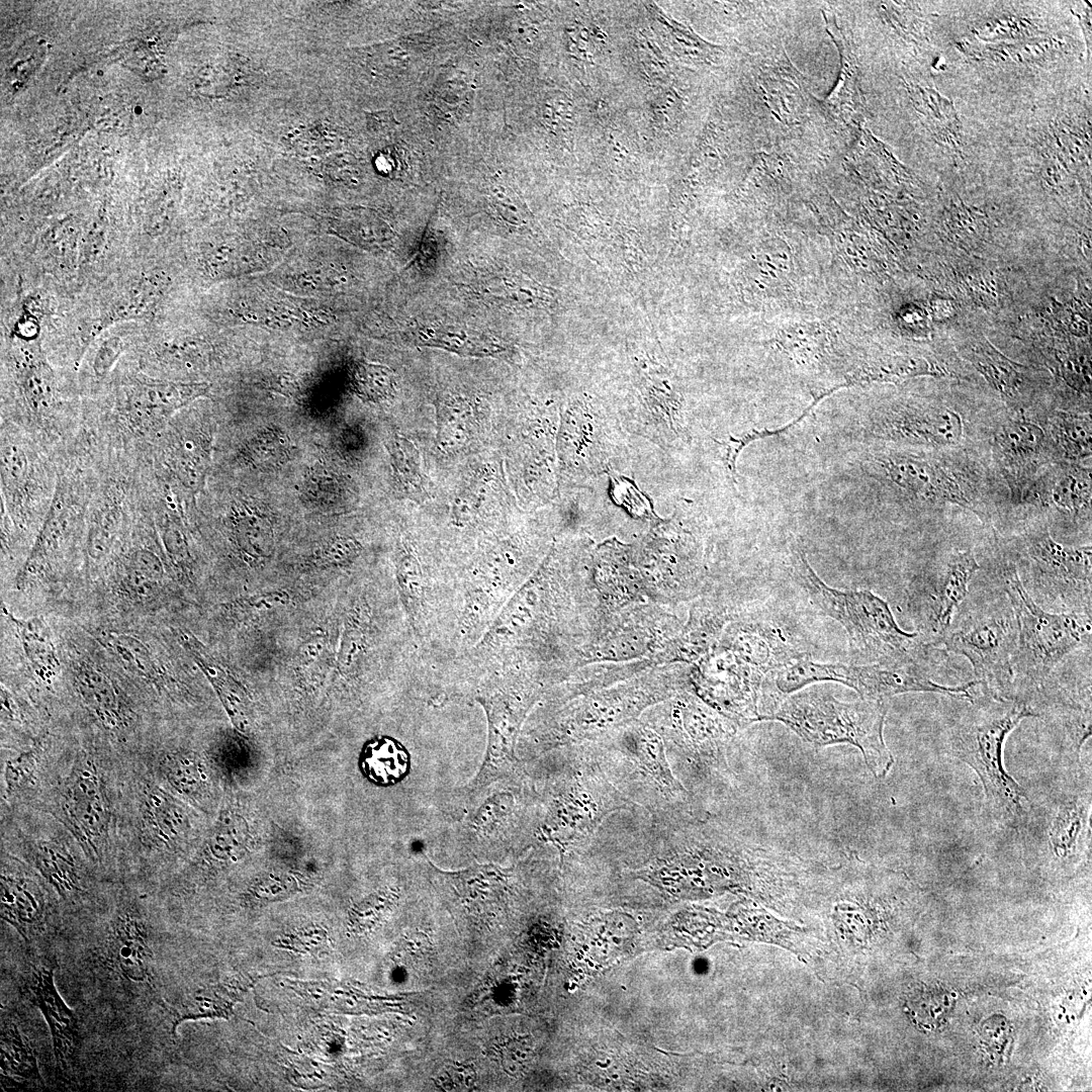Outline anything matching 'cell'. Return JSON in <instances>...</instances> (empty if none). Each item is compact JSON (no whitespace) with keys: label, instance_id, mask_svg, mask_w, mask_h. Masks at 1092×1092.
Wrapping results in <instances>:
<instances>
[{"label":"cell","instance_id":"f1b7e54d","mask_svg":"<svg viewBox=\"0 0 1092 1092\" xmlns=\"http://www.w3.org/2000/svg\"><path fill=\"white\" fill-rule=\"evenodd\" d=\"M141 832L154 848L170 846L177 838L181 817L173 800L159 786H148L140 804Z\"/></svg>","mask_w":1092,"mask_h":1092},{"label":"cell","instance_id":"f546056e","mask_svg":"<svg viewBox=\"0 0 1092 1092\" xmlns=\"http://www.w3.org/2000/svg\"><path fill=\"white\" fill-rule=\"evenodd\" d=\"M362 774L373 784L390 786L402 780L410 770V755L405 747L389 736L368 740L360 753Z\"/></svg>","mask_w":1092,"mask_h":1092},{"label":"cell","instance_id":"e575fe53","mask_svg":"<svg viewBox=\"0 0 1092 1092\" xmlns=\"http://www.w3.org/2000/svg\"><path fill=\"white\" fill-rule=\"evenodd\" d=\"M0 1063L2 1080L42 1084L29 1042L13 1024L2 1028Z\"/></svg>","mask_w":1092,"mask_h":1092},{"label":"cell","instance_id":"5b68a950","mask_svg":"<svg viewBox=\"0 0 1092 1092\" xmlns=\"http://www.w3.org/2000/svg\"><path fill=\"white\" fill-rule=\"evenodd\" d=\"M791 563L813 606L844 628L851 649L868 663L924 660L930 646L926 638L903 630L882 598L868 589L840 590L826 584L799 541L791 544Z\"/></svg>","mask_w":1092,"mask_h":1092},{"label":"cell","instance_id":"1f68e13d","mask_svg":"<svg viewBox=\"0 0 1092 1092\" xmlns=\"http://www.w3.org/2000/svg\"><path fill=\"white\" fill-rule=\"evenodd\" d=\"M418 344L475 356L498 354L504 348L486 336L454 326L422 327L414 333Z\"/></svg>","mask_w":1092,"mask_h":1092},{"label":"cell","instance_id":"4fadbf2b","mask_svg":"<svg viewBox=\"0 0 1092 1092\" xmlns=\"http://www.w3.org/2000/svg\"><path fill=\"white\" fill-rule=\"evenodd\" d=\"M854 434L896 445L943 448L959 444L964 435L961 416L942 405L892 402L857 420Z\"/></svg>","mask_w":1092,"mask_h":1092},{"label":"cell","instance_id":"f35d334b","mask_svg":"<svg viewBox=\"0 0 1092 1092\" xmlns=\"http://www.w3.org/2000/svg\"><path fill=\"white\" fill-rule=\"evenodd\" d=\"M352 386L355 393L365 401H384L395 393V375L385 365L360 361L352 373Z\"/></svg>","mask_w":1092,"mask_h":1092},{"label":"cell","instance_id":"8d00e7d4","mask_svg":"<svg viewBox=\"0 0 1092 1092\" xmlns=\"http://www.w3.org/2000/svg\"><path fill=\"white\" fill-rule=\"evenodd\" d=\"M396 487L402 495L417 502L427 498L421 457L416 446L406 438L395 435L388 444Z\"/></svg>","mask_w":1092,"mask_h":1092},{"label":"cell","instance_id":"3957f363","mask_svg":"<svg viewBox=\"0 0 1092 1092\" xmlns=\"http://www.w3.org/2000/svg\"><path fill=\"white\" fill-rule=\"evenodd\" d=\"M889 701L836 699L826 689L811 687L786 696L764 710L759 721H778L815 747L850 744L859 749L874 777L885 778L894 757L884 739Z\"/></svg>","mask_w":1092,"mask_h":1092},{"label":"cell","instance_id":"7402d4cb","mask_svg":"<svg viewBox=\"0 0 1092 1092\" xmlns=\"http://www.w3.org/2000/svg\"><path fill=\"white\" fill-rule=\"evenodd\" d=\"M110 965L128 982L144 983L151 979L152 950L144 922L129 913L116 917L108 939Z\"/></svg>","mask_w":1092,"mask_h":1092},{"label":"cell","instance_id":"7a4b0ae2","mask_svg":"<svg viewBox=\"0 0 1092 1092\" xmlns=\"http://www.w3.org/2000/svg\"><path fill=\"white\" fill-rule=\"evenodd\" d=\"M79 388L67 384L36 345L14 344L2 356L1 421L28 432L58 455L77 435Z\"/></svg>","mask_w":1092,"mask_h":1092},{"label":"cell","instance_id":"8fae6325","mask_svg":"<svg viewBox=\"0 0 1092 1092\" xmlns=\"http://www.w3.org/2000/svg\"><path fill=\"white\" fill-rule=\"evenodd\" d=\"M861 468L912 502L948 503L976 512L977 492L965 474L943 459L895 448L868 454Z\"/></svg>","mask_w":1092,"mask_h":1092},{"label":"cell","instance_id":"9a60e30c","mask_svg":"<svg viewBox=\"0 0 1092 1092\" xmlns=\"http://www.w3.org/2000/svg\"><path fill=\"white\" fill-rule=\"evenodd\" d=\"M924 660L876 662L866 664L834 663L833 679L854 690L859 698L889 701L906 693H936L973 700L971 691L979 686L974 679L959 686L932 680Z\"/></svg>","mask_w":1092,"mask_h":1092},{"label":"cell","instance_id":"60d3db41","mask_svg":"<svg viewBox=\"0 0 1092 1092\" xmlns=\"http://www.w3.org/2000/svg\"><path fill=\"white\" fill-rule=\"evenodd\" d=\"M403 159V151L395 147H389L376 156L375 163L380 172L388 175L401 169Z\"/></svg>","mask_w":1092,"mask_h":1092},{"label":"cell","instance_id":"cb8c5ba5","mask_svg":"<svg viewBox=\"0 0 1092 1092\" xmlns=\"http://www.w3.org/2000/svg\"><path fill=\"white\" fill-rule=\"evenodd\" d=\"M731 612L719 604L701 601L690 611V619L673 641V660H700L717 643L732 620Z\"/></svg>","mask_w":1092,"mask_h":1092},{"label":"cell","instance_id":"484cf974","mask_svg":"<svg viewBox=\"0 0 1092 1092\" xmlns=\"http://www.w3.org/2000/svg\"><path fill=\"white\" fill-rule=\"evenodd\" d=\"M77 694L85 707L105 726L118 729L125 721L119 693L99 666L89 661L77 663L73 671Z\"/></svg>","mask_w":1092,"mask_h":1092},{"label":"cell","instance_id":"ffe728a7","mask_svg":"<svg viewBox=\"0 0 1092 1092\" xmlns=\"http://www.w3.org/2000/svg\"><path fill=\"white\" fill-rule=\"evenodd\" d=\"M167 281L159 273L129 279L105 301L85 341L86 352L103 330L118 322L149 316L157 309L166 291Z\"/></svg>","mask_w":1092,"mask_h":1092},{"label":"cell","instance_id":"b9f144b4","mask_svg":"<svg viewBox=\"0 0 1092 1092\" xmlns=\"http://www.w3.org/2000/svg\"><path fill=\"white\" fill-rule=\"evenodd\" d=\"M367 124H368V128L371 131H374V132H377V133H380V132L385 133V132H388L391 129H393V127L396 124V121H395L393 115L391 114V112H389V111H379V112L370 113L367 116Z\"/></svg>","mask_w":1092,"mask_h":1092},{"label":"cell","instance_id":"4dcf8cb0","mask_svg":"<svg viewBox=\"0 0 1092 1092\" xmlns=\"http://www.w3.org/2000/svg\"><path fill=\"white\" fill-rule=\"evenodd\" d=\"M2 610L16 628L32 671L40 680L51 682L59 672L60 661L49 628L38 618H17L4 605Z\"/></svg>","mask_w":1092,"mask_h":1092},{"label":"cell","instance_id":"d6986e66","mask_svg":"<svg viewBox=\"0 0 1092 1092\" xmlns=\"http://www.w3.org/2000/svg\"><path fill=\"white\" fill-rule=\"evenodd\" d=\"M1044 817V845L1055 856L1071 857L1089 845L1090 793L1086 788L1064 791Z\"/></svg>","mask_w":1092,"mask_h":1092},{"label":"cell","instance_id":"83f0119b","mask_svg":"<svg viewBox=\"0 0 1092 1092\" xmlns=\"http://www.w3.org/2000/svg\"><path fill=\"white\" fill-rule=\"evenodd\" d=\"M92 344L80 365L79 391L82 399L93 398L101 391L123 354L129 350L131 339L128 334L115 332L104 336L101 334Z\"/></svg>","mask_w":1092,"mask_h":1092},{"label":"cell","instance_id":"4316f807","mask_svg":"<svg viewBox=\"0 0 1092 1092\" xmlns=\"http://www.w3.org/2000/svg\"><path fill=\"white\" fill-rule=\"evenodd\" d=\"M826 28L840 56V73L835 87L826 98L829 111L844 122L854 121L860 113L861 100L857 85L855 57L848 39L833 16L823 12Z\"/></svg>","mask_w":1092,"mask_h":1092},{"label":"cell","instance_id":"ba28073f","mask_svg":"<svg viewBox=\"0 0 1092 1092\" xmlns=\"http://www.w3.org/2000/svg\"><path fill=\"white\" fill-rule=\"evenodd\" d=\"M1028 596L1041 608L1091 614V546H1067L1046 527L1018 539V558L1009 560Z\"/></svg>","mask_w":1092,"mask_h":1092},{"label":"cell","instance_id":"44dd1931","mask_svg":"<svg viewBox=\"0 0 1092 1092\" xmlns=\"http://www.w3.org/2000/svg\"><path fill=\"white\" fill-rule=\"evenodd\" d=\"M26 992L50 1027L57 1062L65 1065L75 1043L77 1020L55 986L53 967L34 966Z\"/></svg>","mask_w":1092,"mask_h":1092},{"label":"cell","instance_id":"30bf717a","mask_svg":"<svg viewBox=\"0 0 1092 1092\" xmlns=\"http://www.w3.org/2000/svg\"><path fill=\"white\" fill-rule=\"evenodd\" d=\"M214 430L209 414L188 405L168 422L141 460L157 478L194 498L207 478Z\"/></svg>","mask_w":1092,"mask_h":1092},{"label":"cell","instance_id":"5bb4252c","mask_svg":"<svg viewBox=\"0 0 1092 1092\" xmlns=\"http://www.w3.org/2000/svg\"><path fill=\"white\" fill-rule=\"evenodd\" d=\"M61 817L85 849L98 855L106 844L111 806L101 771L93 760H76L59 797Z\"/></svg>","mask_w":1092,"mask_h":1092},{"label":"cell","instance_id":"e0dca14e","mask_svg":"<svg viewBox=\"0 0 1092 1092\" xmlns=\"http://www.w3.org/2000/svg\"><path fill=\"white\" fill-rule=\"evenodd\" d=\"M1045 444L1044 431L1023 417L1008 419L995 431L993 453L1013 494H1028L1031 477L1042 464Z\"/></svg>","mask_w":1092,"mask_h":1092},{"label":"cell","instance_id":"74e56055","mask_svg":"<svg viewBox=\"0 0 1092 1092\" xmlns=\"http://www.w3.org/2000/svg\"><path fill=\"white\" fill-rule=\"evenodd\" d=\"M100 639L127 669L148 680L159 678V664L148 646L139 638L128 633L109 630L104 632Z\"/></svg>","mask_w":1092,"mask_h":1092},{"label":"cell","instance_id":"7c38bea8","mask_svg":"<svg viewBox=\"0 0 1092 1092\" xmlns=\"http://www.w3.org/2000/svg\"><path fill=\"white\" fill-rule=\"evenodd\" d=\"M695 693L739 726L757 722L765 675L715 644L690 673Z\"/></svg>","mask_w":1092,"mask_h":1092},{"label":"cell","instance_id":"603a6c76","mask_svg":"<svg viewBox=\"0 0 1092 1092\" xmlns=\"http://www.w3.org/2000/svg\"><path fill=\"white\" fill-rule=\"evenodd\" d=\"M1033 486L1042 504L1053 506L1075 519L1090 517V468L1067 463L1050 471L1039 484Z\"/></svg>","mask_w":1092,"mask_h":1092},{"label":"cell","instance_id":"ac0fdd59","mask_svg":"<svg viewBox=\"0 0 1092 1092\" xmlns=\"http://www.w3.org/2000/svg\"><path fill=\"white\" fill-rule=\"evenodd\" d=\"M979 569L980 565L972 550H957L948 555L930 593L932 615L929 631L925 636L930 645L941 643L951 627L958 608L968 595L973 576Z\"/></svg>","mask_w":1092,"mask_h":1092},{"label":"cell","instance_id":"7bdbcfd3","mask_svg":"<svg viewBox=\"0 0 1092 1092\" xmlns=\"http://www.w3.org/2000/svg\"><path fill=\"white\" fill-rule=\"evenodd\" d=\"M133 112H134V113H135L136 115H141V114L143 113V107H142V106H140V105H136V106H135V107L133 108Z\"/></svg>","mask_w":1092,"mask_h":1092},{"label":"cell","instance_id":"2e32d148","mask_svg":"<svg viewBox=\"0 0 1092 1092\" xmlns=\"http://www.w3.org/2000/svg\"><path fill=\"white\" fill-rule=\"evenodd\" d=\"M717 643L764 675L809 656L781 627L760 619L734 620Z\"/></svg>","mask_w":1092,"mask_h":1092},{"label":"cell","instance_id":"d590c367","mask_svg":"<svg viewBox=\"0 0 1092 1092\" xmlns=\"http://www.w3.org/2000/svg\"><path fill=\"white\" fill-rule=\"evenodd\" d=\"M1050 427L1054 442L1065 459L1076 462L1091 456L1090 415L1058 412L1053 416Z\"/></svg>","mask_w":1092,"mask_h":1092},{"label":"cell","instance_id":"8992f818","mask_svg":"<svg viewBox=\"0 0 1092 1092\" xmlns=\"http://www.w3.org/2000/svg\"><path fill=\"white\" fill-rule=\"evenodd\" d=\"M1004 590L1017 623L1013 669L1016 684L1043 688L1066 657L1091 644V614L1051 612L1025 592L1014 565L1002 569Z\"/></svg>","mask_w":1092,"mask_h":1092},{"label":"cell","instance_id":"d4e9b609","mask_svg":"<svg viewBox=\"0 0 1092 1092\" xmlns=\"http://www.w3.org/2000/svg\"><path fill=\"white\" fill-rule=\"evenodd\" d=\"M44 910L43 894L32 879L2 873L1 917L24 939L28 940L42 925Z\"/></svg>","mask_w":1092,"mask_h":1092},{"label":"cell","instance_id":"6da1fadb","mask_svg":"<svg viewBox=\"0 0 1092 1092\" xmlns=\"http://www.w3.org/2000/svg\"><path fill=\"white\" fill-rule=\"evenodd\" d=\"M210 388L207 382L156 378L122 365L96 396L83 399L82 424L106 451L139 459L179 411L208 396Z\"/></svg>","mask_w":1092,"mask_h":1092},{"label":"cell","instance_id":"277c9868","mask_svg":"<svg viewBox=\"0 0 1092 1092\" xmlns=\"http://www.w3.org/2000/svg\"><path fill=\"white\" fill-rule=\"evenodd\" d=\"M970 703L967 714L951 730V750L978 775L992 817L1007 827H1023L1029 818L1031 802L1004 769L1003 745L1007 735L1024 718L1038 714L1016 697L986 694Z\"/></svg>","mask_w":1092,"mask_h":1092},{"label":"cell","instance_id":"ab89813d","mask_svg":"<svg viewBox=\"0 0 1092 1092\" xmlns=\"http://www.w3.org/2000/svg\"><path fill=\"white\" fill-rule=\"evenodd\" d=\"M250 456L253 461L258 463L271 462L270 459L281 458L287 454L288 446L286 442L282 441L279 435L270 433L268 435H262L258 440H254L250 450Z\"/></svg>","mask_w":1092,"mask_h":1092},{"label":"cell","instance_id":"52a82bcc","mask_svg":"<svg viewBox=\"0 0 1092 1092\" xmlns=\"http://www.w3.org/2000/svg\"><path fill=\"white\" fill-rule=\"evenodd\" d=\"M1 516L32 543L53 502L57 455L22 428L0 421Z\"/></svg>","mask_w":1092,"mask_h":1092},{"label":"cell","instance_id":"d6a6232c","mask_svg":"<svg viewBox=\"0 0 1092 1092\" xmlns=\"http://www.w3.org/2000/svg\"><path fill=\"white\" fill-rule=\"evenodd\" d=\"M974 367L998 392L1006 397H1014L1022 383L1019 364L1012 362L990 343H979L968 354Z\"/></svg>","mask_w":1092,"mask_h":1092},{"label":"cell","instance_id":"9c48e42d","mask_svg":"<svg viewBox=\"0 0 1092 1092\" xmlns=\"http://www.w3.org/2000/svg\"><path fill=\"white\" fill-rule=\"evenodd\" d=\"M1016 639V617L1005 594L1004 600L950 627L940 644L946 651L969 660L975 679L987 695L1015 698Z\"/></svg>","mask_w":1092,"mask_h":1092},{"label":"cell","instance_id":"ee69618b","mask_svg":"<svg viewBox=\"0 0 1092 1092\" xmlns=\"http://www.w3.org/2000/svg\"><path fill=\"white\" fill-rule=\"evenodd\" d=\"M103 74H104V73H103V71H101V70H98V71H97V75H98L99 77L103 76Z\"/></svg>","mask_w":1092,"mask_h":1092},{"label":"cell","instance_id":"836d02e7","mask_svg":"<svg viewBox=\"0 0 1092 1092\" xmlns=\"http://www.w3.org/2000/svg\"><path fill=\"white\" fill-rule=\"evenodd\" d=\"M33 857L39 873L62 896L79 890L77 864L65 845L54 840L41 841Z\"/></svg>","mask_w":1092,"mask_h":1092}]
</instances>
